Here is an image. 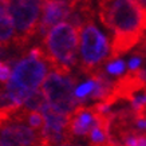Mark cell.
I'll return each instance as SVG.
<instances>
[{
	"mask_svg": "<svg viewBox=\"0 0 146 146\" xmlns=\"http://www.w3.org/2000/svg\"><path fill=\"white\" fill-rule=\"evenodd\" d=\"M98 15L113 32L109 59L134 50L146 38V8L139 0H101Z\"/></svg>",
	"mask_w": 146,
	"mask_h": 146,
	"instance_id": "obj_1",
	"label": "cell"
},
{
	"mask_svg": "<svg viewBox=\"0 0 146 146\" xmlns=\"http://www.w3.org/2000/svg\"><path fill=\"white\" fill-rule=\"evenodd\" d=\"M46 76L47 62L44 52L42 47H31L26 56L15 63L5 89L23 106L28 97L42 87Z\"/></svg>",
	"mask_w": 146,
	"mask_h": 146,
	"instance_id": "obj_2",
	"label": "cell"
},
{
	"mask_svg": "<svg viewBox=\"0 0 146 146\" xmlns=\"http://www.w3.org/2000/svg\"><path fill=\"white\" fill-rule=\"evenodd\" d=\"M79 28L68 22H62L52 27L43 38L42 50L46 62L51 70L72 74V68L78 63Z\"/></svg>",
	"mask_w": 146,
	"mask_h": 146,
	"instance_id": "obj_3",
	"label": "cell"
},
{
	"mask_svg": "<svg viewBox=\"0 0 146 146\" xmlns=\"http://www.w3.org/2000/svg\"><path fill=\"white\" fill-rule=\"evenodd\" d=\"M79 68L87 76L102 68L103 62L110 58L109 40L94 22L86 23L79 28Z\"/></svg>",
	"mask_w": 146,
	"mask_h": 146,
	"instance_id": "obj_4",
	"label": "cell"
},
{
	"mask_svg": "<svg viewBox=\"0 0 146 146\" xmlns=\"http://www.w3.org/2000/svg\"><path fill=\"white\" fill-rule=\"evenodd\" d=\"M76 79L72 74L51 70L42 84V93L44 94L50 107L56 113L70 115L80 103L75 97Z\"/></svg>",
	"mask_w": 146,
	"mask_h": 146,
	"instance_id": "obj_5",
	"label": "cell"
},
{
	"mask_svg": "<svg viewBox=\"0 0 146 146\" xmlns=\"http://www.w3.org/2000/svg\"><path fill=\"white\" fill-rule=\"evenodd\" d=\"M42 11V0H11L8 12L15 26V39L12 44L23 50L30 44L39 27V13Z\"/></svg>",
	"mask_w": 146,
	"mask_h": 146,
	"instance_id": "obj_6",
	"label": "cell"
},
{
	"mask_svg": "<svg viewBox=\"0 0 146 146\" xmlns=\"http://www.w3.org/2000/svg\"><path fill=\"white\" fill-rule=\"evenodd\" d=\"M0 138L13 146H40L42 135L28 125L9 119L0 126Z\"/></svg>",
	"mask_w": 146,
	"mask_h": 146,
	"instance_id": "obj_7",
	"label": "cell"
},
{
	"mask_svg": "<svg viewBox=\"0 0 146 146\" xmlns=\"http://www.w3.org/2000/svg\"><path fill=\"white\" fill-rule=\"evenodd\" d=\"M71 13V5L56 0H42V16L38 27V35L44 38L47 32L62 23L64 19H68Z\"/></svg>",
	"mask_w": 146,
	"mask_h": 146,
	"instance_id": "obj_8",
	"label": "cell"
},
{
	"mask_svg": "<svg viewBox=\"0 0 146 146\" xmlns=\"http://www.w3.org/2000/svg\"><path fill=\"white\" fill-rule=\"evenodd\" d=\"M99 122V113L94 106L80 105L68 115V130L74 137H89Z\"/></svg>",
	"mask_w": 146,
	"mask_h": 146,
	"instance_id": "obj_9",
	"label": "cell"
},
{
	"mask_svg": "<svg viewBox=\"0 0 146 146\" xmlns=\"http://www.w3.org/2000/svg\"><path fill=\"white\" fill-rule=\"evenodd\" d=\"M15 26L9 12L0 15V47L11 44L15 39Z\"/></svg>",
	"mask_w": 146,
	"mask_h": 146,
	"instance_id": "obj_10",
	"label": "cell"
},
{
	"mask_svg": "<svg viewBox=\"0 0 146 146\" xmlns=\"http://www.w3.org/2000/svg\"><path fill=\"white\" fill-rule=\"evenodd\" d=\"M47 105H48V102L46 99L44 94L42 93V90L39 89V90H36L32 95L28 97V99L24 102L23 107L30 111H39V113H42L43 109H44Z\"/></svg>",
	"mask_w": 146,
	"mask_h": 146,
	"instance_id": "obj_11",
	"label": "cell"
},
{
	"mask_svg": "<svg viewBox=\"0 0 146 146\" xmlns=\"http://www.w3.org/2000/svg\"><path fill=\"white\" fill-rule=\"evenodd\" d=\"M95 90V80L93 78H89V79L83 82L82 84H79L78 87L75 89V97L78 99L80 105H84V102L89 101L91 94L94 93Z\"/></svg>",
	"mask_w": 146,
	"mask_h": 146,
	"instance_id": "obj_12",
	"label": "cell"
},
{
	"mask_svg": "<svg viewBox=\"0 0 146 146\" xmlns=\"http://www.w3.org/2000/svg\"><path fill=\"white\" fill-rule=\"evenodd\" d=\"M125 68H126V64L123 60H119V59L110 60L105 67V72L107 75H121V74H123Z\"/></svg>",
	"mask_w": 146,
	"mask_h": 146,
	"instance_id": "obj_13",
	"label": "cell"
},
{
	"mask_svg": "<svg viewBox=\"0 0 146 146\" xmlns=\"http://www.w3.org/2000/svg\"><path fill=\"white\" fill-rule=\"evenodd\" d=\"M12 70H11V64L9 62L0 60V83H7L11 78Z\"/></svg>",
	"mask_w": 146,
	"mask_h": 146,
	"instance_id": "obj_14",
	"label": "cell"
},
{
	"mask_svg": "<svg viewBox=\"0 0 146 146\" xmlns=\"http://www.w3.org/2000/svg\"><path fill=\"white\" fill-rule=\"evenodd\" d=\"M8 12V1L7 0H0V15Z\"/></svg>",
	"mask_w": 146,
	"mask_h": 146,
	"instance_id": "obj_15",
	"label": "cell"
},
{
	"mask_svg": "<svg viewBox=\"0 0 146 146\" xmlns=\"http://www.w3.org/2000/svg\"><path fill=\"white\" fill-rule=\"evenodd\" d=\"M56 1H63V3H67V4H70L71 7L76 3V0H56Z\"/></svg>",
	"mask_w": 146,
	"mask_h": 146,
	"instance_id": "obj_16",
	"label": "cell"
},
{
	"mask_svg": "<svg viewBox=\"0 0 146 146\" xmlns=\"http://www.w3.org/2000/svg\"><path fill=\"white\" fill-rule=\"evenodd\" d=\"M0 146H13L12 143H9V142H7V141H4V139H1L0 138Z\"/></svg>",
	"mask_w": 146,
	"mask_h": 146,
	"instance_id": "obj_17",
	"label": "cell"
},
{
	"mask_svg": "<svg viewBox=\"0 0 146 146\" xmlns=\"http://www.w3.org/2000/svg\"><path fill=\"white\" fill-rule=\"evenodd\" d=\"M139 3H141L142 5H143V7H145L146 8V0H139Z\"/></svg>",
	"mask_w": 146,
	"mask_h": 146,
	"instance_id": "obj_18",
	"label": "cell"
},
{
	"mask_svg": "<svg viewBox=\"0 0 146 146\" xmlns=\"http://www.w3.org/2000/svg\"><path fill=\"white\" fill-rule=\"evenodd\" d=\"M60 146H74V145H71V143H67V145H60Z\"/></svg>",
	"mask_w": 146,
	"mask_h": 146,
	"instance_id": "obj_19",
	"label": "cell"
},
{
	"mask_svg": "<svg viewBox=\"0 0 146 146\" xmlns=\"http://www.w3.org/2000/svg\"><path fill=\"white\" fill-rule=\"evenodd\" d=\"M7 1H8V3H9V1H11V0H7Z\"/></svg>",
	"mask_w": 146,
	"mask_h": 146,
	"instance_id": "obj_20",
	"label": "cell"
}]
</instances>
